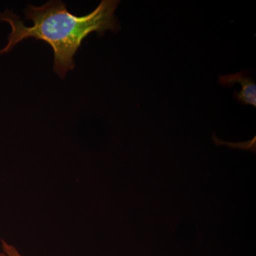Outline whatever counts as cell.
Instances as JSON below:
<instances>
[{
    "mask_svg": "<svg viewBox=\"0 0 256 256\" xmlns=\"http://www.w3.org/2000/svg\"><path fill=\"white\" fill-rule=\"evenodd\" d=\"M220 82L225 86H233L235 82H238L242 85L240 92H234L236 100L244 106L252 105L256 106V85L254 80L249 76L245 70L232 75L220 76Z\"/></svg>",
    "mask_w": 256,
    "mask_h": 256,
    "instance_id": "obj_2",
    "label": "cell"
},
{
    "mask_svg": "<svg viewBox=\"0 0 256 256\" xmlns=\"http://www.w3.org/2000/svg\"><path fill=\"white\" fill-rule=\"evenodd\" d=\"M1 242L2 252H0V256H23L14 246L8 244L4 240H2Z\"/></svg>",
    "mask_w": 256,
    "mask_h": 256,
    "instance_id": "obj_3",
    "label": "cell"
},
{
    "mask_svg": "<svg viewBox=\"0 0 256 256\" xmlns=\"http://www.w3.org/2000/svg\"><path fill=\"white\" fill-rule=\"evenodd\" d=\"M120 1L102 0L90 14L77 16L69 12L62 1H50L42 6L28 5L25 10L26 20L34 24L28 26L11 10L0 14V21L6 22L12 28L8 44L0 54L8 53L15 45L28 38L46 42L54 53V70L60 78H65L73 70L74 56L82 40L92 32L102 35L107 30L117 32L119 24L114 12Z\"/></svg>",
    "mask_w": 256,
    "mask_h": 256,
    "instance_id": "obj_1",
    "label": "cell"
}]
</instances>
